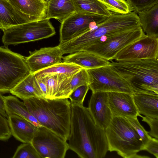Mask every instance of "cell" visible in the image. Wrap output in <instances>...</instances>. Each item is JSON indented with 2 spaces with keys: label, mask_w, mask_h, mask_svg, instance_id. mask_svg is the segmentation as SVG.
Masks as SVG:
<instances>
[{
  "label": "cell",
  "mask_w": 158,
  "mask_h": 158,
  "mask_svg": "<svg viewBox=\"0 0 158 158\" xmlns=\"http://www.w3.org/2000/svg\"><path fill=\"white\" fill-rule=\"evenodd\" d=\"M69 149L81 158H103L108 151L105 130L95 123L83 105L71 104Z\"/></svg>",
  "instance_id": "cell-1"
},
{
  "label": "cell",
  "mask_w": 158,
  "mask_h": 158,
  "mask_svg": "<svg viewBox=\"0 0 158 158\" xmlns=\"http://www.w3.org/2000/svg\"><path fill=\"white\" fill-rule=\"evenodd\" d=\"M23 101L41 126L68 140L71 113V103L68 98H33Z\"/></svg>",
  "instance_id": "cell-2"
},
{
  "label": "cell",
  "mask_w": 158,
  "mask_h": 158,
  "mask_svg": "<svg viewBox=\"0 0 158 158\" xmlns=\"http://www.w3.org/2000/svg\"><path fill=\"white\" fill-rule=\"evenodd\" d=\"M141 27L137 13H113L94 28L79 36L58 45L63 54H71L98 43L110 35Z\"/></svg>",
  "instance_id": "cell-3"
},
{
  "label": "cell",
  "mask_w": 158,
  "mask_h": 158,
  "mask_svg": "<svg viewBox=\"0 0 158 158\" xmlns=\"http://www.w3.org/2000/svg\"><path fill=\"white\" fill-rule=\"evenodd\" d=\"M111 61L110 64L127 81L134 94H158V58Z\"/></svg>",
  "instance_id": "cell-4"
},
{
  "label": "cell",
  "mask_w": 158,
  "mask_h": 158,
  "mask_svg": "<svg viewBox=\"0 0 158 158\" xmlns=\"http://www.w3.org/2000/svg\"><path fill=\"white\" fill-rule=\"evenodd\" d=\"M108 151L124 158L149 157L137 153L143 150L142 140L127 118L113 116L105 130Z\"/></svg>",
  "instance_id": "cell-5"
},
{
  "label": "cell",
  "mask_w": 158,
  "mask_h": 158,
  "mask_svg": "<svg viewBox=\"0 0 158 158\" xmlns=\"http://www.w3.org/2000/svg\"><path fill=\"white\" fill-rule=\"evenodd\" d=\"M26 57L0 46V93H10L31 73Z\"/></svg>",
  "instance_id": "cell-6"
},
{
  "label": "cell",
  "mask_w": 158,
  "mask_h": 158,
  "mask_svg": "<svg viewBox=\"0 0 158 158\" xmlns=\"http://www.w3.org/2000/svg\"><path fill=\"white\" fill-rule=\"evenodd\" d=\"M2 31V41L6 47L47 38L56 33L50 19L47 18L14 26Z\"/></svg>",
  "instance_id": "cell-7"
},
{
  "label": "cell",
  "mask_w": 158,
  "mask_h": 158,
  "mask_svg": "<svg viewBox=\"0 0 158 158\" xmlns=\"http://www.w3.org/2000/svg\"><path fill=\"white\" fill-rule=\"evenodd\" d=\"M86 69L89 78V89L92 93L122 92L134 94L127 81L110 63L102 67Z\"/></svg>",
  "instance_id": "cell-8"
},
{
  "label": "cell",
  "mask_w": 158,
  "mask_h": 158,
  "mask_svg": "<svg viewBox=\"0 0 158 158\" xmlns=\"http://www.w3.org/2000/svg\"><path fill=\"white\" fill-rule=\"evenodd\" d=\"M145 35L141 27L110 35L100 42L86 47L81 50L111 61L123 49Z\"/></svg>",
  "instance_id": "cell-9"
},
{
  "label": "cell",
  "mask_w": 158,
  "mask_h": 158,
  "mask_svg": "<svg viewBox=\"0 0 158 158\" xmlns=\"http://www.w3.org/2000/svg\"><path fill=\"white\" fill-rule=\"evenodd\" d=\"M31 143L41 158H64L69 149L67 141L42 126L37 127Z\"/></svg>",
  "instance_id": "cell-10"
},
{
  "label": "cell",
  "mask_w": 158,
  "mask_h": 158,
  "mask_svg": "<svg viewBox=\"0 0 158 158\" xmlns=\"http://www.w3.org/2000/svg\"><path fill=\"white\" fill-rule=\"evenodd\" d=\"M106 18L89 13L75 12L61 23L59 44L71 40L89 30Z\"/></svg>",
  "instance_id": "cell-11"
},
{
  "label": "cell",
  "mask_w": 158,
  "mask_h": 158,
  "mask_svg": "<svg viewBox=\"0 0 158 158\" xmlns=\"http://www.w3.org/2000/svg\"><path fill=\"white\" fill-rule=\"evenodd\" d=\"M158 58V37L146 35L120 51L113 60L116 61Z\"/></svg>",
  "instance_id": "cell-12"
},
{
  "label": "cell",
  "mask_w": 158,
  "mask_h": 158,
  "mask_svg": "<svg viewBox=\"0 0 158 158\" xmlns=\"http://www.w3.org/2000/svg\"><path fill=\"white\" fill-rule=\"evenodd\" d=\"M29 52V56L26 57V61L32 73L62 62L63 54L58 45L43 48Z\"/></svg>",
  "instance_id": "cell-13"
},
{
  "label": "cell",
  "mask_w": 158,
  "mask_h": 158,
  "mask_svg": "<svg viewBox=\"0 0 158 158\" xmlns=\"http://www.w3.org/2000/svg\"><path fill=\"white\" fill-rule=\"evenodd\" d=\"M88 108L96 124L105 130L113 117L109 106L108 92L92 93Z\"/></svg>",
  "instance_id": "cell-14"
},
{
  "label": "cell",
  "mask_w": 158,
  "mask_h": 158,
  "mask_svg": "<svg viewBox=\"0 0 158 158\" xmlns=\"http://www.w3.org/2000/svg\"><path fill=\"white\" fill-rule=\"evenodd\" d=\"M107 92L113 117L127 118L137 117L140 114L134 101L133 94L122 92Z\"/></svg>",
  "instance_id": "cell-15"
},
{
  "label": "cell",
  "mask_w": 158,
  "mask_h": 158,
  "mask_svg": "<svg viewBox=\"0 0 158 158\" xmlns=\"http://www.w3.org/2000/svg\"><path fill=\"white\" fill-rule=\"evenodd\" d=\"M89 82L87 70L84 68L72 75L60 76L58 91L54 99L68 98L76 88L82 85H89Z\"/></svg>",
  "instance_id": "cell-16"
},
{
  "label": "cell",
  "mask_w": 158,
  "mask_h": 158,
  "mask_svg": "<svg viewBox=\"0 0 158 158\" xmlns=\"http://www.w3.org/2000/svg\"><path fill=\"white\" fill-rule=\"evenodd\" d=\"M7 118L11 135L23 143H31L37 127L16 115H10Z\"/></svg>",
  "instance_id": "cell-17"
},
{
  "label": "cell",
  "mask_w": 158,
  "mask_h": 158,
  "mask_svg": "<svg viewBox=\"0 0 158 158\" xmlns=\"http://www.w3.org/2000/svg\"><path fill=\"white\" fill-rule=\"evenodd\" d=\"M15 8L27 16L31 21L46 17L47 2L46 0H7Z\"/></svg>",
  "instance_id": "cell-18"
},
{
  "label": "cell",
  "mask_w": 158,
  "mask_h": 158,
  "mask_svg": "<svg viewBox=\"0 0 158 158\" xmlns=\"http://www.w3.org/2000/svg\"><path fill=\"white\" fill-rule=\"evenodd\" d=\"M32 22L7 0H0V29Z\"/></svg>",
  "instance_id": "cell-19"
},
{
  "label": "cell",
  "mask_w": 158,
  "mask_h": 158,
  "mask_svg": "<svg viewBox=\"0 0 158 158\" xmlns=\"http://www.w3.org/2000/svg\"><path fill=\"white\" fill-rule=\"evenodd\" d=\"M62 59L63 62L73 64L86 69L102 67L110 63L109 60L83 50L63 57Z\"/></svg>",
  "instance_id": "cell-20"
},
{
  "label": "cell",
  "mask_w": 158,
  "mask_h": 158,
  "mask_svg": "<svg viewBox=\"0 0 158 158\" xmlns=\"http://www.w3.org/2000/svg\"><path fill=\"white\" fill-rule=\"evenodd\" d=\"M12 95L23 100L33 98H44L33 73H31L10 91Z\"/></svg>",
  "instance_id": "cell-21"
},
{
  "label": "cell",
  "mask_w": 158,
  "mask_h": 158,
  "mask_svg": "<svg viewBox=\"0 0 158 158\" xmlns=\"http://www.w3.org/2000/svg\"><path fill=\"white\" fill-rule=\"evenodd\" d=\"M133 98L139 114L158 118V94L136 93Z\"/></svg>",
  "instance_id": "cell-22"
},
{
  "label": "cell",
  "mask_w": 158,
  "mask_h": 158,
  "mask_svg": "<svg viewBox=\"0 0 158 158\" xmlns=\"http://www.w3.org/2000/svg\"><path fill=\"white\" fill-rule=\"evenodd\" d=\"M46 18L55 19L61 23L76 12L72 0H48Z\"/></svg>",
  "instance_id": "cell-23"
},
{
  "label": "cell",
  "mask_w": 158,
  "mask_h": 158,
  "mask_svg": "<svg viewBox=\"0 0 158 158\" xmlns=\"http://www.w3.org/2000/svg\"><path fill=\"white\" fill-rule=\"evenodd\" d=\"M4 107L8 116L10 114L18 115L28 121L37 127L40 126L37 119L29 112L24 102L12 95L4 96Z\"/></svg>",
  "instance_id": "cell-24"
},
{
  "label": "cell",
  "mask_w": 158,
  "mask_h": 158,
  "mask_svg": "<svg viewBox=\"0 0 158 158\" xmlns=\"http://www.w3.org/2000/svg\"><path fill=\"white\" fill-rule=\"evenodd\" d=\"M138 13L141 28L145 35L158 37V3Z\"/></svg>",
  "instance_id": "cell-25"
},
{
  "label": "cell",
  "mask_w": 158,
  "mask_h": 158,
  "mask_svg": "<svg viewBox=\"0 0 158 158\" xmlns=\"http://www.w3.org/2000/svg\"><path fill=\"white\" fill-rule=\"evenodd\" d=\"M76 12H85L105 17L111 15L113 13L98 0H72Z\"/></svg>",
  "instance_id": "cell-26"
},
{
  "label": "cell",
  "mask_w": 158,
  "mask_h": 158,
  "mask_svg": "<svg viewBox=\"0 0 158 158\" xmlns=\"http://www.w3.org/2000/svg\"><path fill=\"white\" fill-rule=\"evenodd\" d=\"M82 68L76 64L62 62L57 63L33 73L35 77H43L56 74L72 75Z\"/></svg>",
  "instance_id": "cell-27"
},
{
  "label": "cell",
  "mask_w": 158,
  "mask_h": 158,
  "mask_svg": "<svg viewBox=\"0 0 158 158\" xmlns=\"http://www.w3.org/2000/svg\"><path fill=\"white\" fill-rule=\"evenodd\" d=\"M112 13L118 14H128L133 10L126 1L123 0H98Z\"/></svg>",
  "instance_id": "cell-28"
},
{
  "label": "cell",
  "mask_w": 158,
  "mask_h": 158,
  "mask_svg": "<svg viewBox=\"0 0 158 158\" xmlns=\"http://www.w3.org/2000/svg\"><path fill=\"white\" fill-rule=\"evenodd\" d=\"M13 158H41L31 143H23L17 148Z\"/></svg>",
  "instance_id": "cell-29"
},
{
  "label": "cell",
  "mask_w": 158,
  "mask_h": 158,
  "mask_svg": "<svg viewBox=\"0 0 158 158\" xmlns=\"http://www.w3.org/2000/svg\"><path fill=\"white\" fill-rule=\"evenodd\" d=\"M43 77L44 78L47 88L46 98L54 99L58 89L60 82L59 75H49Z\"/></svg>",
  "instance_id": "cell-30"
},
{
  "label": "cell",
  "mask_w": 158,
  "mask_h": 158,
  "mask_svg": "<svg viewBox=\"0 0 158 158\" xmlns=\"http://www.w3.org/2000/svg\"><path fill=\"white\" fill-rule=\"evenodd\" d=\"M88 85L80 86L73 90L69 98L72 104L83 105V102L86 94L89 89Z\"/></svg>",
  "instance_id": "cell-31"
},
{
  "label": "cell",
  "mask_w": 158,
  "mask_h": 158,
  "mask_svg": "<svg viewBox=\"0 0 158 158\" xmlns=\"http://www.w3.org/2000/svg\"><path fill=\"white\" fill-rule=\"evenodd\" d=\"M127 2L136 13L148 9L158 3V0H127Z\"/></svg>",
  "instance_id": "cell-32"
},
{
  "label": "cell",
  "mask_w": 158,
  "mask_h": 158,
  "mask_svg": "<svg viewBox=\"0 0 158 158\" xmlns=\"http://www.w3.org/2000/svg\"><path fill=\"white\" fill-rule=\"evenodd\" d=\"M137 117H128L127 118L141 138L144 146L152 137L148 134V131L140 124Z\"/></svg>",
  "instance_id": "cell-33"
},
{
  "label": "cell",
  "mask_w": 158,
  "mask_h": 158,
  "mask_svg": "<svg viewBox=\"0 0 158 158\" xmlns=\"http://www.w3.org/2000/svg\"><path fill=\"white\" fill-rule=\"evenodd\" d=\"M7 118L0 113V140L7 141L11 136Z\"/></svg>",
  "instance_id": "cell-34"
},
{
  "label": "cell",
  "mask_w": 158,
  "mask_h": 158,
  "mask_svg": "<svg viewBox=\"0 0 158 158\" xmlns=\"http://www.w3.org/2000/svg\"><path fill=\"white\" fill-rule=\"evenodd\" d=\"M142 121L146 123L149 126L150 130L148 131V134L155 138L158 139V118L148 116H142L140 114Z\"/></svg>",
  "instance_id": "cell-35"
},
{
  "label": "cell",
  "mask_w": 158,
  "mask_h": 158,
  "mask_svg": "<svg viewBox=\"0 0 158 158\" xmlns=\"http://www.w3.org/2000/svg\"><path fill=\"white\" fill-rule=\"evenodd\" d=\"M143 150H146L158 158V140L156 138H152L144 146Z\"/></svg>",
  "instance_id": "cell-36"
},
{
  "label": "cell",
  "mask_w": 158,
  "mask_h": 158,
  "mask_svg": "<svg viewBox=\"0 0 158 158\" xmlns=\"http://www.w3.org/2000/svg\"><path fill=\"white\" fill-rule=\"evenodd\" d=\"M35 77L40 89L43 94L45 98H46L47 95V88L44 77Z\"/></svg>",
  "instance_id": "cell-37"
},
{
  "label": "cell",
  "mask_w": 158,
  "mask_h": 158,
  "mask_svg": "<svg viewBox=\"0 0 158 158\" xmlns=\"http://www.w3.org/2000/svg\"><path fill=\"white\" fill-rule=\"evenodd\" d=\"M0 113L6 118H8L4 107V98L0 93Z\"/></svg>",
  "instance_id": "cell-38"
},
{
  "label": "cell",
  "mask_w": 158,
  "mask_h": 158,
  "mask_svg": "<svg viewBox=\"0 0 158 158\" xmlns=\"http://www.w3.org/2000/svg\"><path fill=\"white\" fill-rule=\"evenodd\" d=\"M46 0V1H48V0Z\"/></svg>",
  "instance_id": "cell-39"
},
{
  "label": "cell",
  "mask_w": 158,
  "mask_h": 158,
  "mask_svg": "<svg viewBox=\"0 0 158 158\" xmlns=\"http://www.w3.org/2000/svg\"><path fill=\"white\" fill-rule=\"evenodd\" d=\"M124 0V1H126V0Z\"/></svg>",
  "instance_id": "cell-40"
}]
</instances>
